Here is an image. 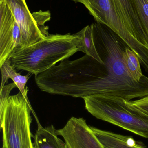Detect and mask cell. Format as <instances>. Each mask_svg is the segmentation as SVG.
<instances>
[{"mask_svg": "<svg viewBox=\"0 0 148 148\" xmlns=\"http://www.w3.org/2000/svg\"><path fill=\"white\" fill-rule=\"evenodd\" d=\"M76 34L79 36L81 41L80 51L83 52L85 54L93 57L100 63L103 64V62L100 58L95 45L91 25L86 26Z\"/></svg>", "mask_w": 148, "mask_h": 148, "instance_id": "13", "label": "cell"}, {"mask_svg": "<svg viewBox=\"0 0 148 148\" xmlns=\"http://www.w3.org/2000/svg\"><path fill=\"white\" fill-rule=\"evenodd\" d=\"M38 128L34 136V148H66V143L58 137L57 130L53 125L43 127L36 116Z\"/></svg>", "mask_w": 148, "mask_h": 148, "instance_id": "11", "label": "cell"}, {"mask_svg": "<svg viewBox=\"0 0 148 148\" xmlns=\"http://www.w3.org/2000/svg\"><path fill=\"white\" fill-rule=\"evenodd\" d=\"M123 59L126 68L132 77L136 81H140L145 76L142 74L140 62L136 54L129 47L126 48Z\"/></svg>", "mask_w": 148, "mask_h": 148, "instance_id": "14", "label": "cell"}, {"mask_svg": "<svg viewBox=\"0 0 148 148\" xmlns=\"http://www.w3.org/2000/svg\"><path fill=\"white\" fill-rule=\"evenodd\" d=\"M118 11L125 25L142 44L148 48L144 30L136 11L132 0H115Z\"/></svg>", "mask_w": 148, "mask_h": 148, "instance_id": "9", "label": "cell"}, {"mask_svg": "<svg viewBox=\"0 0 148 148\" xmlns=\"http://www.w3.org/2000/svg\"><path fill=\"white\" fill-rule=\"evenodd\" d=\"M15 88H17V86L13 82L4 85L2 88L1 89L0 107H1L3 105L5 101L9 96L10 94L11 90Z\"/></svg>", "mask_w": 148, "mask_h": 148, "instance_id": "16", "label": "cell"}, {"mask_svg": "<svg viewBox=\"0 0 148 148\" xmlns=\"http://www.w3.org/2000/svg\"><path fill=\"white\" fill-rule=\"evenodd\" d=\"M66 145H67V147H66V148H70L69 147H68V145H67V144H66Z\"/></svg>", "mask_w": 148, "mask_h": 148, "instance_id": "18", "label": "cell"}, {"mask_svg": "<svg viewBox=\"0 0 148 148\" xmlns=\"http://www.w3.org/2000/svg\"><path fill=\"white\" fill-rule=\"evenodd\" d=\"M84 5L96 21L107 25L116 33L139 58L144 68H148V48L125 25L115 0H73Z\"/></svg>", "mask_w": 148, "mask_h": 148, "instance_id": "5", "label": "cell"}, {"mask_svg": "<svg viewBox=\"0 0 148 148\" xmlns=\"http://www.w3.org/2000/svg\"><path fill=\"white\" fill-rule=\"evenodd\" d=\"M96 50L103 63L92 58L94 94L115 96L131 101L148 96V77L134 79L126 68L123 56L128 45L109 27L91 25Z\"/></svg>", "mask_w": 148, "mask_h": 148, "instance_id": "1", "label": "cell"}, {"mask_svg": "<svg viewBox=\"0 0 148 148\" xmlns=\"http://www.w3.org/2000/svg\"><path fill=\"white\" fill-rule=\"evenodd\" d=\"M148 42V0H132Z\"/></svg>", "mask_w": 148, "mask_h": 148, "instance_id": "15", "label": "cell"}, {"mask_svg": "<svg viewBox=\"0 0 148 148\" xmlns=\"http://www.w3.org/2000/svg\"><path fill=\"white\" fill-rule=\"evenodd\" d=\"M57 133L70 148H105L83 118L71 117Z\"/></svg>", "mask_w": 148, "mask_h": 148, "instance_id": "7", "label": "cell"}, {"mask_svg": "<svg viewBox=\"0 0 148 148\" xmlns=\"http://www.w3.org/2000/svg\"><path fill=\"white\" fill-rule=\"evenodd\" d=\"M4 1L20 27L21 40L19 47L32 45L49 35L47 29L43 28L39 26L34 14L30 12L25 0Z\"/></svg>", "mask_w": 148, "mask_h": 148, "instance_id": "6", "label": "cell"}, {"mask_svg": "<svg viewBox=\"0 0 148 148\" xmlns=\"http://www.w3.org/2000/svg\"><path fill=\"white\" fill-rule=\"evenodd\" d=\"M16 22L6 2L0 1V68L14 49L13 35Z\"/></svg>", "mask_w": 148, "mask_h": 148, "instance_id": "8", "label": "cell"}, {"mask_svg": "<svg viewBox=\"0 0 148 148\" xmlns=\"http://www.w3.org/2000/svg\"><path fill=\"white\" fill-rule=\"evenodd\" d=\"M81 41L76 34H49L36 43L15 48L8 60L17 70L35 75L80 51Z\"/></svg>", "mask_w": 148, "mask_h": 148, "instance_id": "2", "label": "cell"}, {"mask_svg": "<svg viewBox=\"0 0 148 148\" xmlns=\"http://www.w3.org/2000/svg\"><path fill=\"white\" fill-rule=\"evenodd\" d=\"M93 133L105 148H147L133 137L90 127Z\"/></svg>", "mask_w": 148, "mask_h": 148, "instance_id": "10", "label": "cell"}, {"mask_svg": "<svg viewBox=\"0 0 148 148\" xmlns=\"http://www.w3.org/2000/svg\"><path fill=\"white\" fill-rule=\"evenodd\" d=\"M0 68L1 73V89L5 85V83L8 82V79L10 78L13 81V82L15 84L17 88L20 90V92L29 101L27 96L28 89V88L25 87V86L30 77V74H32L29 73L26 75H22L17 72L14 68L12 66L8 60L3 63Z\"/></svg>", "mask_w": 148, "mask_h": 148, "instance_id": "12", "label": "cell"}, {"mask_svg": "<svg viewBox=\"0 0 148 148\" xmlns=\"http://www.w3.org/2000/svg\"><path fill=\"white\" fill-rule=\"evenodd\" d=\"M128 103L148 115V96L135 101H127Z\"/></svg>", "mask_w": 148, "mask_h": 148, "instance_id": "17", "label": "cell"}, {"mask_svg": "<svg viewBox=\"0 0 148 148\" xmlns=\"http://www.w3.org/2000/svg\"><path fill=\"white\" fill-rule=\"evenodd\" d=\"M33 111L29 102L21 92L9 96L0 107L2 148H34L30 131V113Z\"/></svg>", "mask_w": 148, "mask_h": 148, "instance_id": "4", "label": "cell"}, {"mask_svg": "<svg viewBox=\"0 0 148 148\" xmlns=\"http://www.w3.org/2000/svg\"><path fill=\"white\" fill-rule=\"evenodd\" d=\"M85 108L97 119L148 138V115L120 97L99 94L83 98Z\"/></svg>", "mask_w": 148, "mask_h": 148, "instance_id": "3", "label": "cell"}]
</instances>
